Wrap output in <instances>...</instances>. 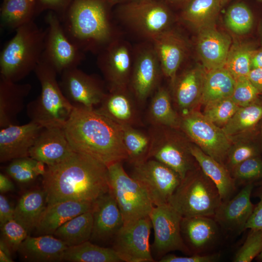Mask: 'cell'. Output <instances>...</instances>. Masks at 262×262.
I'll return each mask as SVG.
<instances>
[{
  "label": "cell",
  "instance_id": "cell-1",
  "mask_svg": "<svg viewBox=\"0 0 262 262\" xmlns=\"http://www.w3.org/2000/svg\"><path fill=\"white\" fill-rule=\"evenodd\" d=\"M42 176L47 205L67 200L93 203L110 189L107 166L76 152L58 164L47 165Z\"/></svg>",
  "mask_w": 262,
  "mask_h": 262
},
{
  "label": "cell",
  "instance_id": "cell-2",
  "mask_svg": "<svg viewBox=\"0 0 262 262\" xmlns=\"http://www.w3.org/2000/svg\"><path fill=\"white\" fill-rule=\"evenodd\" d=\"M63 129L75 152L107 166L128 160L121 127L94 108L74 106Z\"/></svg>",
  "mask_w": 262,
  "mask_h": 262
},
{
  "label": "cell",
  "instance_id": "cell-3",
  "mask_svg": "<svg viewBox=\"0 0 262 262\" xmlns=\"http://www.w3.org/2000/svg\"><path fill=\"white\" fill-rule=\"evenodd\" d=\"M60 19L68 38L84 52L98 53L115 38L104 0H74Z\"/></svg>",
  "mask_w": 262,
  "mask_h": 262
},
{
  "label": "cell",
  "instance_id": "cell-4",
  "mask_svg": "<svg viewBox=\"0 0 262 262\" xmlns=\"http://www.w3.org/2000/svg\"><path fill=\"white\" fill-rule=\"evenodd\" d=\"M0 54V77L17 82L34 71L41 61L46 31L33 20L16 30Z\"/></svg>",
  "mask_w": 262,
  "mask_h": 262
},
{
  "label": "cell",
  "instance_id": "cell-5",
  "mask_svg": "<svg viewBox=\"0 0 262 262\" xmlns=\"http://www.w3.org/2000/svg\"><path fill=\"white\" fill-rule=\"evenodd\" d=\"M34 72L41 86L40 95L27 106L31 121L45 128H63L74 107L64 95L56 70L41 61Z\"/></svg>",
  "mask_w": 262,
  "mask_h": 262
},
{
  "label": "cell",
  "instance_id": "cell-6",
  "mask_svg": "<svg viewBox=\"0 0 262 262\" xmlns=\"http://www.w3.org/2000/svg\"><path fill=\"white\" fill-rule=\"evenodd\" d=\"M221 202L214 183L202 170L194 169L181 180L168 203L182 217H212Z\"/></svg>",
  "mask_w": 262,
  "mask_h": 262
},
{
  "label": "cell",
  "instance_id": "cell-7",
  "mask_svg": "<svg viewBox=\"0 0 262 262\" xmlns=\"http://www.w3.org/2000/svg\"><path fill=\"white\" fill-rule=\"evenodd\" d=\"M121 163L107 168L109 191L117 203L125 225L148 216L154 205L138 183L126 173Z\"/></svg>",
  "mask_w": 262,
  "mask_h": 262
},
{
  "label": "cell",
  "instance_id": "cell-8",
  "mask_svg": "<svg viewBox=\"0 0 262 262\" xmlns=\"http://www.w3.org/2000/svg\"><path fill=\"white\" fill-rule=\"evenodd\" d=\"M119 17L128 27L152 42L169 30L171 15L167 8L155 0H133L123 5Z\"/></svg>",
  "mask_w": 262,
  "mask_h": 262
},
{
  "label": "cell",
  "instance_id": "cell-9",
  "mask_svg": "<svg viewBox=\"0 0 262 262\" xmlns=\"http://www.w3.org/2000/svg\"><path fill=\"white\" fill-rule=\"evenodd\" d=\"M45 21L47 28L41 61L52 67L58 74L78 67L84 59V52L68 38L59 17L50 12L46 16Z\"/></svg>",
  "mask_w": 262,
  "mask_h": 262
},
{
  "label": "cell",
  "instance_id": "cell-10",
  "mask_svg": "<svg viewBox=\"0 0 262 262\" xmlns=\"http://www.w3.org/2000/svg\"><path fill=\"white\" fill-rule=\"evenodd\" d=\"M180 128L203 152L224 164L231 144L222 128L196 111L181 116Z\"/></svg>",
  "mask_w": 262,
  "mask_h": 262
},
{
  "label": "cell",
  "instance_id": "cell-11",
  "mask_svg": "<svg viewBox=\"0 0 262 262\" xmlns=\"http://www.w3.org/2000/svg\"><path fill=\"white\" fill-rule=\"evenodd\" d=\"M131 176L144 189L154 206L168 203L182 180L174 170L153 159L134 164Z\"/></svg>",
  "mask_w": 262,
  "mask_h": 262
},
{
  "label": "cell",
  "instance_id": "cell-12",
  "mask_svg": "<svg viewBox=\"0 0 262 262\" xmlns=\"http://www.w3.org/2000/svg\"><path fill=\"white\" fill-rule=\"evenodd\" d=\"M149 217L154 232L151 248L159 259L176 250L186 255L192 254L181 235L182 217L169 203L154 206Z\"/></svg>",
  "mask_w": 262,
  "mask_h": 262
},
{
  "label": "cell",
  "instance_id": "cell-13",
  "mask_svg": "<svg viewBox=\"0 0 262 262\" xmlns=\"http://www.w3.org/2000/svg\"><path fill=\"white\" fill-rule=\"evenodd\" d=\"M165 126H152L149 131L151 146L148 159H155L168 166L183 179L194 169L193 159L186 146L173 136Z\"/></svg>",
  "mask_w": 262,
  "mask_h": 262
},
{
  "label": "cell",
  "instance_id": "cell-14",
  "mask_svg": "<svg viewBox=\"0 0 262 262\" xmlns=\"http://www.w3.org/2000/svg\"><path fill=\"white\" fill-rule=\"evenodd\" d=\"M133 59L131 45L116 37L98 53V65L108 90L129 88Z\"/></svg>",
  "mask_w": 262,
  "mask_h": 262
},
{
  "label": "cell",
  "instance_id": "cell-15",
  "mask_svg": "<svg viewBox=\"0 0 262 262\" xmlns=\"http://www.w3.org/2000/svg\"><path fill=\"white\" fill-rule=\"evenodd\" d=\"M163 74L152 43L143 44L133 51L129 88L137 101L143 104L159 86Z\"/></svg>",
  "mask_w": 262,
  "mask_h": 262
},
{
  "label": "cell",
  "instance_id": "cell-16",
  "mask_svg": "<svg viewBox=\"0 0 262 262\" xmlns=\"http://www.w3.org/2000/svg\"><path fill=\"white\" fill-rule=\"evenodd\" d=\"M152 228L149 216L121 228L113 240L112 247L122 262H155L149 244Z\"/></svg>",
  "mask_w": 262,
  "mask_h": 262
},
{
  "label": "cell",
  "instance_id": "cell-17",
  "mask_svg": "<svg viewBox=\"0 0 262 262\" xmlns=\"http://www.w3.org/2000/svg\"><path fill=\"white\" fill-rule=\"evenodd\" d=\"M59 83L67 100L74 106L94 108L99 105L107 92L105 82L95 75H89L78 67L66 69L61 74Z\"/></svg>",
  "mask_w": 262,
  "mask_h": 262
},
{
  "label": "cell",
  "instance_id": "cell-18",
  "mask_svg": "<svg viewBox=\"0 0 262 262\" xmlns=\"http://www.w3.org/2000/svg\"><path fill=\"white\" fill-rule=\"evenodd\" d=\"M44 127L30 121L22 125H10L0 131V162L29 157V151Z\"/></svg>",
  "mask_w": 262,
  "mask_h": 262
},
{
  "label": "cell",
  "instance_id": "cell-19",
  "mask_svg": "<svg viewBox=\"0 0 262 262\" xmlns=\"http://www.w3.org/2000/svg\"><path fill=\"white\" fill-rule=\"evenodd\" d=\"M253 188L248 183L234 197L221 202L213 216L224 229L241 233L246 229L254 208L250 200Z\"/></svg>",
  "mask_w": 262,
  "mask_h": 262
},
{
  "label": "cell",
  "instance_id": "cell-20",
  "mask_svg": "<svg viewBox=\"0 0 262 262\" xmlns=\"http://www.w3.org/2000/svg\"><path fill=\"white\" fill-rule=\"evenodd\" d=\"M93 227L90 240H113L124 225L117 203L110 191L93 202Z\"/></svg>",
  "mask_w": 262,
  "mask_h": 262
},
{
  "label": "cell",
  "instance_id": "cell-21",
  "mask_svg": "<svg viewBox=\"0 0 262 262\" xmlns=\"http://www.w3.org/2000/svg\"><path fill=\"white\" fill-rule=\"evenodd\" d=\"M75 152L63 128H44L29 151V156L47 165H54Z\"/></svg>",
  "mask_w": 262,
  "mask_h": 262
},
{
  "label": "cell",
  "instance_id": "cell-22",
  "mask_svg": "<svg viewBox=\"0 0 262 262\" xmlns=\"http://www.w3.org/2000/svg\"><path fill=\"white\" fill-rule=\"evenodd\" d=\"M231 39L214 24L198 30L196 49L206 70L224 67Z\"/></svg>",
  "mask_w": 262,
  "mask_h": 262
},
{
  "label": "cell",
  "instance_id": "cell-23",
  "mask_svg": "<svg viewBox=\"0 0 262 262\" xmlns=\"http://www.w3.org/2000/svg\"><path fill=\"white\" fill-rule=\"evenodd\" d=\"M136 102L129 88L110 90L95 109L120 126H133L139 120Z\"/></svg>",
  "mask_w": 262,
  "mask_h": 262
},
{
  "label": "cell",
  "instance_id": "cell-24",
  "mask_svg": "<svg viewBox=\"0 0 262 262\" xmlns=\"http://www.w3.org/2000/svg\"><path fill=\"white\" fill-rule=\"evenodd\" d=\"M151 42L159 59L163 74L172 83L186 55V42L180 35L170 29Z\"/></svg>",
  "mask_w": 262,
  "mask_h": 262
},
{
  "label": "cell",
  "instance_id": "cell-25",
  "mask_svg": "<svg viewBox=\"0 0 262 262\" xmlns=\"http://www.w3.org/2000/svg\"><path fill=\"white\" fill-rule=\"evenodd\" d=\"M205 72L199 67L192 68L177 76L171 83L173 96L181 116L193 111L200 103Z\"/></svg>",
  "mask_w": 262,
  "mask_h": 262
},
{
  "label": "cell",
  "instance_id": "cell-26",
  "mask_svg": "<svg viewBox=\"0 0 262 262\" xmlns=\"http://www.w3.org/2000/svg\"><path fill=\"white\" fill-rule=\"evenodd\" d=\"M67 247L62 240L52 235H41L37 237L28 235L20 245L17 252L25 261L61 262Z\"/></svg>",
  "mask_w": 262,
  "mask_h": 262
},
{
  "label": "cell",
  "instance_id": "cell-27",
  "mask_svg": "<svg viewBox=\"0 0 262 262\" xmlns=\"http://www.w3.org/2000/svg\"><path fill=\"white\" fill-rule=\"evenodd\" d=\"M93 202L67 200L47 205L35 228L41 235H52L62 225L90 209Z\"/></svg>",
  "mask_w": 262,
  "mask_h": 262
},
{
  "label": "cell",
  "instance_id": "cell-28",
  "mask_svg": "<svg viewBox=\"0 0 262 262\" xmlns=\"http://www.w3.org/2000/svg\"><path fill=\"white\" fill-rule=\"evenodd\" d=\"M217 225L211 216L182 217L181 235L191 252L200 253L213 243L218 233Z\"/></svg>",
  "mask_w": 262,
  "mask_h": 262
},
{
  "label": "cell",
  "instance_id": "cell-29",
  "mask_svg": "<svg viewBox=\"0 0 262 262\" xmlns=\"http://www.w3.org/2000/svg\"><path fill=\"white\" fill-rule=\"evenodd\" d=\"M32 86L29 83L17 82L0 77V128L16 124L17 115L24 108L25 98Z\"/></svg>",
  "mask_w": 262,
  "mask_h": 262
},
{
  "label": "cell",
  "instance_id": "cell-30",
  "mask_svg": "<svg viewBox=\"0 0 262 262\" xmlns=\"http://www.w3.org/2000/svg\"><path fill=\"white\" fill-rule=\"evenodd\" d=\"M189 151L203 173L216 186L222 201L230 198L236 185L235 180L228 168L197 146L189 145Z\"/></svg>",
  "mask_w": 262,
  "mask_h": 262
},
{
  "label": "cell",
  "instance_id": "cell-31",
  "mask_svg": "<svg viewBox=\"0 0 262 262\" xmlns=\"http://www.w3.org/2000/svg\"><path fill=\"white\" fill-rule=\"evenodd\" d=\"M44 190L35 189L25 193L14 208V219L28 232L35 229L47 205Z\"/></svg>",
  "mask_w": 262,
  "mask_h": 262
},
{
  "label": "cell",
  "instance_id": "cell-32",
  "mask_svg": "<svg viewBox=\"0 0 262 262\" xmlns=\"http://www.w3.org/2000/svg\"><path fill=\"white\" fill-rule=\"evenodd\" d=\"M236 80L225 68L206 70L200 103L204 105L230 97Z\"/></svg>",
  "mask_w": 262,
  "mask_h": 262
},
{
  "label": "cell",
  "instance_id": "cell-33",
  "mask_svg": "<svg viewBox=\"0 0 262 262\" xmlns=\"http://www.w3.org/2000/svg\"><path fill=\"white\" fill-rule=\"evenodd\" d=\"M152 126L180 128L181 116L174 110L169 91L159 86L152 98L148 111Z\"/></svg>",
  "mask_w": 262,
  "mask_h": 262
},
{
  "label": "cell",
  "instance_id": "cell-34",
  "mask_svg": "<svg viewBox=\"0 0 262 262\" xmlns=\"http://www.w3.org/2000/svg\"><path fill=\"white\" fill-rule=\"evenodd\" d=\"M93 227L92 208L62 225L53 235L62 240L67 246H75L90 240Z\"/></svg>",
  "mask_w": 262,
  "mask_h": 262
},
{
  "label": "cell",
  "instance_id": "cell-35",
  "mask_svg": "<svg viewBox=\"0 0 262 262\" xmlns=\"http://www.w3.org/2000/svg\"><path fill=\"white\" fill-rule=\"evenodd\" d=\"M37 12L36 0H3L0 8L1 26L16 30L33 21Z\"/></svg>",
  "mask_w": 262,
  "mask_h": 262
},
{
  "label": "cell",
  "instance_id": "cell-36",
  "mask_svg": "<svg viewBox=\"0 0 262 262\" xmlns=\"http://www.w3.org/2000/svg\"><path fill=\"white\" fill-rule=\"evenodd\" d=\"M63 261L71 262H121L113 247H104L89 241L79 245L68 246L64 252Z\"/></svg>",
  "mask_w": 262,
  "mask_h": 262
},
{
  "label": "cell",
  "instance_id": "cell-37",
  "mask_svg": "<svg viewBox=\"0 0 262 262\" xmlns=\"http://www.w3.org/2000/svg\"><path fill=\"white\" fill-rule=\"evenodd\" d=\"M222 4L220 0H191L181 16L198 30L214 24Z\"/></svg>",
  "mask_w": 262,
  "mask_h": 262
},
{
  "label": "cell",
  "instance_id": "cell-38",
  "mask_svg": "<svg viewBox=\"0 0 262 262\" xmlns=\"http://www.w3.org/2000/svg\"><path fill=\"white\" fill-rule=\"evenodd\" d=\"M121 127L128 160L134 165L148 159L151 146L149 133H145L134 128L133 126Z\"/></svg>",
  "mask_w": 262,
  "mask_h": 262
},
{
  "label": "cell",
  "instance_id": "cell-39",
  "mask_svg": "<svg viewBox=\"0 0 262 262\" xmlns=\"http://www.w3.org/2000/svg\"><path fill=\"white\" fill-rule=\"evenodd\" d=\"M262 118V102L257 101L239 107L222 128L229 137L243 133L253 128Z\"/></svg>",
  "mask_w": 262,
  "mask_h": 262
},
{
  "label": "cell",
  "instance_id": "cell-40",
  "mask_svg": "<svg viewBox=\"0 0 262 262\" xmlns=\"http://www.w3.org/2000/svg\"><path fill=\"white\" fill-rule=\"evenodd\" d=\"M254 50L250 46L244 44L231 46L224 67L235 80L247 77L251 70V59Z\"/></svg>",
  "mask_w": 262,
  "mask_h": 262
},
{
  "label": "cell",
  "instance_id": "cell-41",
  "mask_svg": "<svg viewBox=\"0 0 262 262\" xmlns=\"http://www.w3.org/2000/svg\"><path fill=\"white\" fill-rule=\"evenodd\" d=\"M45 164L25 157L14 159L5 169L7 174L16 181L25 183L34 180L46 171Z\"/></svg>",
  "mask_w": 262,
  "mask_h": 262
},
{
  "label": "cell",
  "instance_id": "cell-42",
  "mask_svg": "<svg viewBox=\"0 0 262 262\" xmlns=\"http://www.w3.org/2000/svg\"><path fill=\"white\" fill-rule=\"evenodd\" d=\"M224 21L227 28L238 35L247 33L253 24V16L244 3L238 2L230 6L226 11Z\"/></svg>",
  "mask_w": 262,
  "mask_h": 262
},
{
  "label": "cell",
  "instance_id": "cell-43",
  "mask_svg": "<svg viewBox=\"0 0 262 262\" xmlns=\"http://www.w3.org/2000/svg\"><path fill=\"white\" fill-rule=\"evenodd\" d=\"M240 107L231 97L221 98L205 105L203 114L216 125L226 124Z\"/></svg>",
  "mask_w": 262,
  "mask_h": 262
},
{
  "label": "cell",
  "instance_id": "cell-44",
  "mask_svg": "<svg viewBox=\"0 0 262 262\" xmlns=\"http://www.w3.org/2000/svg\"><path fill=\"white\" fill-rule=\"evenodd\" d=\"M262 249V229H251L243 245L237 251L234 258L235 262H249Z\"/></svg>",
  "mask_w": 262,
  "mask_h": 262
},
{
  "label": "cell",
  "instance_id": "cell-45",
  "mask_svg": "<svg viewBox=\"0 0 262 262\" xmlns=\"http://www.w3.org/2000/svg\"><path fill=\"white\" fill-rule=\"evenodd\" d=\"M260 92L247 77L236 80L231 98L239 107L247 106L255 102Z\"/></svg>",
  "mask_w": 262,
  "mask_h": 262
},
{
  "label": "cell",
  "instance_id": "cell-46",
  "mask_svg": "<svg viewBox=\"0 0 262 262\" xmlns=\"http://www.w3.org/2000/svg\"><path fill=\"white\" fill-rule=\"evenodd\" d=\"M231 172L234 179L241 181L262 179V160L258 156L251 157L239 164Z\"/></svg>",
  "mask_w": 262,
  "mask_h": 262
},
{
  "label": "cell",
  "instance_id": "cell-47",
  "mask_svg": "<svg viewBox=\"0 0 262 262\" xmlns=\"http://www.w3.org/2000/svg\"><path fill=\"white\" fill-rule=\"evenodd\" d=\"M1 238L12 252L17 251L22 242L28 236L27 230L14 219L5 223L1 227Z\"/></svg>",
  "mask_w": 262,
  "mask_h": 262
},
{
  "label": "cell",
  "instance_id": "cell-48",
  "mask_svg": "<svg viewBox=\"0 0 262 262\" xmlns=\"http://www.w3.org/2000/svg\"><path fill=\"white\" fill-rule=\"evenodd\" d=\"M258 150L249 144H240L230 149L227 158V164L232 171L239 164L251 157L258 156Z\"/></svg>",
  "mask_w": 262,
  "mask_h": 262
},
{
  "label": "cell",
  "instance_id": "cell-49",
  "mask_svg": "<svg viewBox=\"0 0 262 262\" xmlns=\"http://www.w3.org/2000/svg\"><path fill=\"white\" fill-rule=\"evenodd\" d=\"M217 254L201 255L199 253L179 256L173 254H166L159 260L160 262H213L219 258Z\"/></svg>",
  "mask_w": 262,
  "mask_h": 262
},
{
  "label": "cell",
  "instance_id": "cell-50",
  "mask_svg": "<svg viewBox=\"0 0 262 262\" xmlns=\"http://www.w3.org/2000/svg\"><path fill=\"white\" fill-rule=\"evenodd\" d=\"M74 0H36L37 11L49 9L60 18Z\"/></svg>",
  "mask_w": 262,
  "mask_h": 262
},
{
  "label": "cell",
  "instance_id": "cell-51",
  "mask_svg": "<svg viewBox=\"0 0 262 262\" xmlns=\"http://www.w3.org/2000/svg\"><path fill=\"white\" fill-rule=\"evenodd\" d=\"M260 200L254 208L252 213L246 225V229H262V192L260 195Z\"/></svg>",
  "mask_w": 262,
  "mask_h": 262
},
{
  "label": "cell",
  "instance_id": "cell-52",
  "mask_svg": "<svg viewBox=\"0 0 262 262\" xmlns=\"http://www.w3.org/2000/svg\"><path fill=\"white\" fill-rule=\"evenodd\" d=\"M14 208L2 194L0 195V226H2L8 221L14 219Z\"/></svg>",
  "mask_w": 262,
  "mask_h": 262
},
{
  "label": "cell",
  "instance_id": "cell-53",
  "mask_svg": "<svg viewBox=\"0 0 262 262\" xmlns=\"http://www.w3.org/2000/svg\"><path fill=\"white\" fill-rule=\"evenodd\" d=\"M247 78L260 93L262 92V68L251 69Z\"/></svg>",
  "mask_w": 262,
  "mask_h": 262
},
{
  "label": "cell",
  "instance_id": "cell-54",
  "mask_svg": "<svg viewBox=\"0 0 262 262\" xmlns=\"http://www.w3.org/2000/svg\"><path fill=\"white\" fill-rule=\"evenodd\" d=\"M11 250L6 243L1 239L0 240V262H13L11 257Z\"/></svg>",
  "mask_w": 262,
  "mask_h": 262
},
{
  "label": "cell",
  "instance_id": "cell-55",
  "mask_svg": "<svg viewBox=\"0 0 262 262\" xmlns=\"http://www.w3.org/2000/svg\"><path fill=\"white\" fill-rule=\"evenodd\" d=\"M14 185L10 179L5 175L0 174V192L1 194L13 191Z\"/></svg>",
  "mask_w": 262,
  "mask_h": 262
},
{
  "label": "cell",
  "instance_id": "cell-56",
  "mask_svg": "<svg viewBox=\"0 0 262 262\" xmlns=\"http://www.w3.org/2000/svg\"><path fill=\"white\" fill-rule=\"evenodd\" d=\"M262 68V48L254 50L251 59V69Z\"/></svg>",
  "mask_w": 262,
  "mask_h": 262
},
{
  "label": "cell",
  "instance_id": "cell-57",
  "mask_svg": "<svg viewBox=\"0 0 262 262\" xmlns=\"http://www.w3.org/2000/svg\"><path fill=\"white\" fill-rule=\"evenodd\" d=\"M191 0H168V1L173 4H180L186 3H187Z\"/></svg>",
  "mask_w": 262,
  "mask_h": 262
},
{
  "label": "cell",
  "instance_id": "cell-58",
  "mask_svg": "<svg viewBox=\"0 0 262 262\" xmlns=\"http://www.w3.org/2000/svg\"><path fill=\"white\" fill-rule=\"evenodd\" d=\"M258 258L259 260L262 261V249L260 253L258 255Z\"/></svg>",
  "mask_w": 262,
  "mask_h": 262
},
{
  "label": "cell",
  "instance_id": "cell-59",
  "mask_svg": "<svg viewBox=\"0 0 262 262\" xmlns=\"http://www.w3.org/2000/svg\"><path fill=\"white\" fill-rule=\"evenodd\" d=\"M220 0L221 1L222 5H223L224 4L227 3V2H228L231 0Z\"/></svg>",
  "mask_w": 262,
  "mask_h": 262
},
{
  "label": "cell",
  "instance_id": "cell-60",
  "mask_svg": "<svg viewBox=\"0 0 262 262\" xmlns=\"http://www.w3.org/2000/svg\"><path fill=\"white\" fill-rule=\"evenodd\" d=\"M124 0H112V2H120ZM130 1L133 0H129Z\"/></svg>",
  "mask_w": 262,
  "mask_h": 262
},
{
  "label": "cell",
  "instance_id": "cell-61",
  "mask_svg": "<svg viewBox=\"0 0 262 262\" xmlns=\"http://www.w3.org/2000/svg\"><path fill=\"white\" fill-rule=\"evenodd\" d=\"M260 184L262 185V180L260 181Z\"/></svg>",
  "mask_w": 262,
  "mask_h": 262
},
{
  "label": "cell",
  "instance_id": "cell-62",
  "mask_svg": "<svg viewBox=\"0 0 262 262\" xmlns=\"http://www.w3.org/2000/svg\"><path fill=\"white\" fill-rule=\"evenodd\" d=\"M259 0V1H262V0Z\"/></svg>",
  "mask_w": 262,
  "mask_h": 262
},
{
  "label": "cell",
  "instance_id": "cell-63",
  "mask_svg": "<svg viewBox=\"0 0 262 262\" xmlns=\"http://www.w3.org/2000/svg\"></svg>",
  "mask_w": 262,
  "mask_h": 262
}]
</instances>
